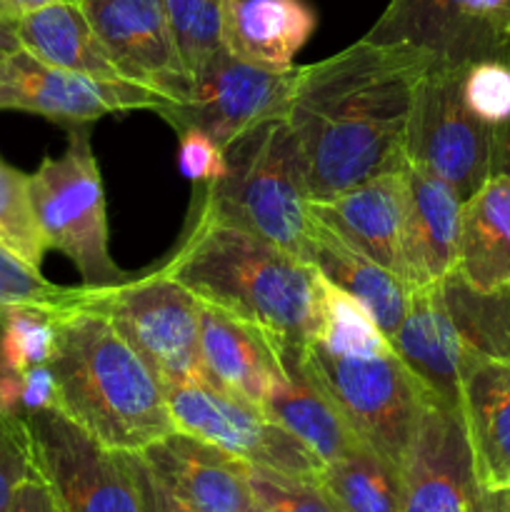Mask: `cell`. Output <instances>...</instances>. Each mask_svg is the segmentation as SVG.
Listing matches in <instances>:
<instances>
[{
  "label": "cell",
  "mask_w": 510,
  "mask_h": 512,
  "mask_svg": "<svg viewBox=\"0 0 510 512\" xmlns=\"http://www.w3.org/2000/svg\"><path fill=\"white\" fill-rule=\"evenodd\" d=\"M178 143V170L195 185H208L225 170V150L200 130H183Z\"/></svg>",
  "instance_id": "8d00e7d4"
},
{
  "label": "cell",
  "mask_w": 510,
  "mask_h": 512,
  "mask_svg": "<svg viewBox=\"0 0 510 512\" xmlns=\"http://www.w3.org/2000/svg\"><path fill=\"white\" fill-rule=\"evenodd\" d=\"M175 430L195 435L245 465L295 478H318L323 460L255 405L205 380L165 388Z\"/></svg>",
  "instance_id": "8fae6325"
},
{
  "label": "cell",
  "mask_w": 510,
  "mask_h": 512,
  "mask_svg": "<svg viewBox=\"0 0 510 512\" xmlns=\"http://www.w3.org/2000/svg\"><path fill=\"white\" fill-rule=\"evenodd\" d=\"M168 103L160 95L125 83L100 80L43 63L28 50H15L0 60V110L40 115L73 128L128 110H158Z\"/></svg>",
  "instance_id": "7c38bea8"
},
{
  "label": "cell",
  "mask_w": 510,
  "mask_h": 512,
  "mask_svg": "<svg viewBox=\"0 0 510 512\" xmlns=\"http://www.w3.org/2000/svg\"><path fill=\"white\" fill-rule=\"evenodd\" d=\"M465 0H390L363 35L378 45H413L443 60L458 30Z\"/></svg>",
  "instance_id": "83f0119b"
},
{
  "label": "cell",
  "mask_w": 510,
  "mask_h": 512,
  "mask_svg": "<svg viewBox=\"0 0 510 512\" xmlns=\"http://www.w3.org/2000/svg\"><path fill=\"white\" fill-rule=\"evenodd\" d=\"M510 178V120L500 128H493V175Z\"/></svg>",
  "instance_id": "60d3db41"
},
{
  "label": "cell",
  "mask_w": 510,
  "mask_h": 512,
  "mask_svg": "<svg viewBox=\"0 0 510 512\" xmlns=\"http://www.w3.org/2000/svg\"><path fill=\"white\" fill-rule=\"evenodd\" d=\"M438 285L470 358L510 360V288L483 293L465 283L458 270Z\"/></svg>",
  "instance_id": "4316f807"
},
{
  "label": "cell",
  "mask_w": 510,
  "mask_h": 512,
  "mask_svg": "<svg viewBox=\"0 0 510 512\" xmlns=\"http://www.w3.org/2000/svg\"><path fill=\"white\" fill-rule=\"evenodd\" d=\"M460 415L483 490H510V360H465Z\"/></svg>",
  "instance_id": "44dd1931"
},
{
  "label": "cell",
  "mask_w": 510,
  "mask_h": 512,
  "mask_svg": "<svg viewBox=\"0 0 510 512\" xmlns=\"http://www.w3.org/2000/svg\"><path fill=\"white\" fill-rule=\"evenodd\" d=\"M435 55L360 38L300 65L285 123L298 143L310 200H328L405 165L415 90Z\"/></svg>",
  "instance_id": "6da1fadb"
},
{
  "label": "cell",
  "mask_w": 510,
  "mask_h": 512,
  "mask_svg": "<svg viewBox=\"0 0 510 512\" xmlns=\"http://www.w3.org/2000/svg\"><path fill=\"white\" fill-rule=\"evenodd\" d=\"M275 348L283 363V375L270 390L263 413L308 445L323 465L333 463L360 438L350 430L328 390L313 375L305 360V348L278 343Z\"/></svg>",
  "instance_id": "ffe728a7"
},
{
  "label": "cell",
  "mask_w": 510,
  "mask_h": 512,
  "mask_svg": "<svg viewBox=\"0 0 510 512\" xmlns=\"http://www.w3.org/2000/svg\"><path fill=\"white\" fill-rule=\"evenodd\" d=\"M38 473L23 415L0 408V512H10L20 483Z\"/></svg>",
  "instance_id": "d590c367"
},
{
  "label": "cell",
  "mask_w": 510,
  "mask_h": 512,
  "mask_svg": "<svg viewBox=\"0 0 510 512\" xmlns=\"http://www.w3.org/2000/svg\"><path fill=\"white\" fill-rule=\"evenodd\" d=\"M485 512H510V490H485Z\"/></svg>",
  "instance_id": "ee69618b"
},
{
  "label": "cell",
  "mask_w": 510,
  "mask_h": 512,
  "mask_svg": "<svg viewBox=\"0 0 510 512\" xmlns=\"http://www.w3.org/2000/svg\"><path fill=\"white\" fill-rule=\"evenodd\" d=\"M3 318H0V373H3Z\"/></svg>",
  "instance_id": "f6af8a7d"
},
{
  "label": "cell",
  "mask_w": 510,
  "mask_h": 512,
  "mask_svg": "<svg viewBox=\"0 0 510 512\" xmlns=\"http://www.w3.org/2000/svg\"><path fill=\"white\" fill-rule=\"evenodd\" d=\"M463 65L435 60L415 90L405 130V163L445 180L468 200L493 175V128L468 108Z\"/></svg>",
  "instance_id": "ba28073f"
},
{
  "label": "cell",
  "mask_w": 510,
  "mask_h": 512,
  "mask_svg": "<svg viewBox=\"0 0 510 512\" xmlns=\"http://www.w3.org/2000/svg\"><path fill=\"white\" fill-rule=\"evenodd\" d=\"M310 345H320L335 355H380L393 350V343L378 328L373 315L320 273L318 298H315V335Z\"/></svg>",
  "instance_id": "f1b7e54d"
},
{
  "label": "cell",
  "mask_w": 510,
  "mask_h": 512,
  "mask_svg": "<svg viewBox=\"0 0 510 512\" xmlns=\"http://www.w3.org/2000/svg\"><path fill=\"white\" fill-rule=\"evenodd\" d=\"M468 108L490 128L510 120V65L503 60H478L463 65L460 78Z\"/></svg>",
  "instance_id": "e575fe53"
},
{
  "label": "cell",
  "mask_w": 510,
  "mask_h": 512,
  "mask_svg": "<svg viewBox=\"0 0 510 512\" xmlns=\"http://www.w3.org/2000/svg\"><path fill=\"white\" fill-rule=\"evenodd\" d=\"M10 512H60V505L43 475L35 473L15 490Z\"/></svg>",
  "instance_id": "ab89813d"
},
{
  "label": "cell",
  "mask_w": 510,
  "mask_h": 512,
  "mask_svg": "<svg viewBox=\"0 0 510 512\" xmlns=\"http://www.w3.org/2000/svg\"><path fill=\"white\" fill-rule=\"evenodd\" d=\"M455 270L483 293L510 288V178L505 175H490L463 200Z\"/></svg>",
  "instance_id": "cb8c5ba5"
},
{
  "label": "cell",
  "mask_w": 510,
  "mask_h": 512,
  "mask_svg": "<svg viewBox=\"0 0 510 512\" xmlns=\"http://www.w3.org/2000/svg\"><path fill=\"white\" fill-rule=\"evenodd\" d=\"M305 360L363 443L400 468L430 395L395 355H335L320 345Z\"/></svg>",
  "instance_id": "52a82bcc"
},
{
  "label": "cell",
  "mask_w": 510,
  "mask_h": 512,
  "mask_svg": "<svg viewBox=\"0 0 510 512\" xmlns=\"http://www.w3.org/2000/svg\"><path fill=\"white\" fill-rule=\"evenodd\" d=\"M53 3V0H0V15L8 20H20L23 15L33 13V10L43 8V5Z\"/></svg>",
  "instance_id": "b9f144b4"
},
{
  "label": "cell",
  "mask_w": 510,
  "mask_h": 512,
  "mask_svg": "<svg viewBox=\"0 0 510 512\" xmlns=\"http://www.w3.org/2000/svg\"><path fill=\"white\" fill-rule=\"evenodd\" d=\"M58 410L115 453H140L173 433L165 388L105 315L85 303L55 320L48 360Z\"/></svg>",
  "instance_id": "3957f363"
},
{
  "label": "cell",
  "mask_w": 510,
  "mask_h": 512,
  "mask_svg": "<svg viewBox=\"0 0 510 512\" xmlns=\"http://www.w3.org/2000/svg\"><path fill=\"white\" fill-rule=\"evenodd\" d=\"M300 65L245 63L220 50L198 75L185 103H163L155 115L175 133L200 130L220 148H228L250 130L273 120H285L298 83Z\"/></svg>",
  "instance_id": "9c48e42d"
},
{
  "label": "cell",
  "mask_w": 510,
  "mask_h": 512,
  "mask_svg": "<svg viewBox=\"0 0 510 512\" xmlns=\"http://www.w3.org/2000/svg\"><path fill=\"white\" fill-rule=\"evenodd\" d=\"M200 350L205 383L263 410L270 390L283 375L278 348L263 330L203 303Z\"/></svg>",
  "instance_id": "d6986e66"
},
{
  "label": "cell",
  "mask_w": 510,
  "mask_h": 512,
  "mask_svg": "<svg viewBox=\"0 0 510 512\" xmlns=\"http://www.w3.org/2000/svg\"><path fill=\"white\" fill-rule=\"evenodd\" d=\"M58 408V383L48 363L30 365L20 373V415Z\"/></svg>",
  "instance_id": "f35d334b"
},
{
  "label": "cell",
  "mask_w": 510,
  "mask_h": 512,
  "mask_svg": "<svg viewBox=\"0 0 510 512\" xmlns=\"http://www.w3.org/2000/svg\"><path fill=\"white\" fill-rule=\"evenodd\" d=\"M15 50H20L18 33H15V23L0 15V60H3L5 55L15 53Z\"/></svg>",
  "instance_id": "7bdbcfd3"
},
{
  "label": "cell",
  "mask_w": 510,
  "mask_h": 512,
  "mask_svg": "<svg viewBox=\"0 0 510 512\" xmlns=\"http://www.w3.org/2000/svg\"><path fill=\"white\" fill-rule=\"evenodd\" d=\"M130 465V473H133L135 485H138L140 495V510L143 512H198L190 505L180 503L170 490L163 488L158 478L148 470V465L140 460L138 453H125Z\"/></svg>",
  "instance_id": "74e56055"
},
{
  "label": "cell",
  "mask_w": 510,
  "mask_h": 512,
  "mask_svg": "<svg viewBox=\"0 0 510 512\" xmlns=\"http://www.w3.org/2000/svg\"><path fill=\"white\" fill-rule=\"evenodd\" d=\"M308 260L328 283L345 290L350 298L358 300L378 328L388 338H393L408 310L410 285L403 283L388 268L370 260L350 243H345L338 233L325 228L323 223L310 215L308 230Z\"/></svg>",
  "instance_id": "7402d4cb"
},
{
  "label": "cell",
  "mask_w": 510,
  "mask_h": 512,
  "mask_svg": "<svg viewBox=\"0 0 510 512\" xmlns=\"http://www.w3.org/2000/svg\"><path fill=\"white\" fill-rule=\"evenodd\" d=\"M405 220H403V280L435 285L458 265L463 198L445 180L403 165Z\"/></svg>",
  "instance_id": "e0dca14e"
},
{
  "label": "cell",
  "mask_w": 510,
  "mask_h": 512,
  "mask_svg": "<svg viewBox=\"0 0 510 512\" xmlns=\"http://www.w3.org/2000/svg\"><path fill=\"white\" fill-rule=\"evenodd\" d=\"M0 248L38 270L48 253L30 200V175L20 173L3 158H0Z\"/></svg>",
  "instance_id": "f546056e"
},
{
  "label": "cell",
  "mask_w": 510,
  "mask_h": 512,
  "mask_svg": "<svg viewBox=\"0 0 510 512\" xmlns=\"http://www.w3.org/2000/svg\"><path fill=\"white\" fill-rule=\"evenodd\" d=\"M60 310L38 305H15L0 313L3 318V365L23 373L30 365L48 363L55 345V320Z\"/></svg>",
  "instance_id": "1f68e13d"
},
{
  "label": "cell",
  "mask_w": 510,
  "mask_h": 512,
  "mask_svg": "<svg viewBox=\"0 0 510 512\" xmlns=\"http://www.w3.org/2000/svg\"><path fill=\"white\" fill-rule=\"evenodd\" d=\"M308 210L345 243L403 280V168L363 180L335 198L308 200Z\"/></svg>",
  "instance_id": "2e32d148"
},
{
  "label": "cell",
  "mask_w": 510,
  "mask_h": 512,
  "mask_svg": "<svg viewBox=\"0 0 510 512\" xmlns=\"http://www.w3.org/2000/svg\"><path fill=\"white\" fill-rule=\"evenodd\" d=\"M390 343L430 398L460 410L463 368L470 355L445 310L438 283L410 288L408 310Z\"/></svg>",
  "instance_id": "ac0fdd59"
},
{
  "label": "cell",
  "mask_w": 510,
  "mask_h": 512,
  "mask_svg": "<svg viewBox=\"0 0 510 512\" xmlns=\"http://www.w3.org/2000/svg\"><path fill=\"white\" fill-rule=\"evenodd\" d=\"M245 512H268V510H265V508H260L258 503H253V505H250V508L245 510Z\"/></svg>",
  "instance_id": "bcb514c9"
},
{
  "label": "cell",
  "mask_w": 510,
  "mask_h": 512,
  "mask_svg": "<svg viewBox=\"0 0 510 512\" xmlns=\"http://www.w3.org/2000/svg\"><path fill=\"white\" fill-rule=\"evenodd\" d=\"M138 455L163 488L193 510L245 512L255 503L248 465L183 430H173Z\"/></svg>",
  "instance_id": "9a60e30c"
},
{
  "label": "cell",
  "mask_w": 510,
  "mask_h": 512,
  "mask_svg": "<svg viewBox=\"0 0 510 512\" xmlns=\"http://www.w3.org/2000/svg\"><path fill=\"white\" fill-rule=\"evenodd\" d=\"M253 500L268 512H340L318 478H295L248 465Z\"/></svg>",
  "instance_id": "836d02e7"
},
{
  "label": "cell",
  "mask_w": 510,
  "mask_h": 512,
  "mask_svg": "<svg viewBox=\"0 0 510 512\" xmlns=\"http://www.w3.org/2000/svg\"><path fill=\"white\" fill-rule=\"evenodd\" d=\"M88 288H65L43 278L38 268L0 248V313L15 305H38V308L65 310L85 303Z\"/></svg>",
  "instance_id": "d6a6232c"
},
{
  "label": "cell",
  "mask_w": 510,
  "mask_h": 512,
  "mask_svg": "<svg viewBox=\"0 0 510 512\" xmlns=\"http://www.w3.org/2000/svg\"><path fill=\"white\" fill-rule=\"evenodd\" d=\"M158 268L273 343H313L318 270L280 245L190 213L183 240Z\"/></svg>",
  "instance_id": "7a4b0ae2"
},
{
  "label": "cell",
  "mask_w": 510,
  "mask_h": 512,
  "mask_svg": "<svg viewBox=\"0 0 510 512\" xmlns=\"http://www.w3.org/2000/svg\"><path fill=\"white\" fill-rule=\"evenodd\" d=\"M20 48L43 63L100 80H120L78 0H53L15 20Z\"/></svg>",
  "instance_id": "d4e9b609"
},
{
  "label": "cell",
  "mask_w": 510,
  "mask_h": 512,
  "mask_svg": "<svg viewBox=\"0 0 510 512\" xmlns=\"http://www.w3.org/2000/svg\"><path fill=\"white\" fill-rule=\"evenodd\" d=\"M308 200L293 130L285 120H273L225 148L223 175L198 185L190 213L258 235L305 260Z\"/></svg>",
  "instance_id": "277c9868"
},
{
  "label": "cell",
  "mask_w": 510,
  "mask_h": 512,
  "mask_svg": "<svg viewBox=\"0 0 510 512\" xmlns=\"http://www.w3.org/2000/svg\"><path fill=\"white\" fill-rule=\"evenodd\" d=\"M318 25L305 0H225L223 48L255 65H293Z\"/></svg>",
  "instance_id": "603a6c76"
},
{
  "label": "cell",
  "mask_w": 510,
  "mask_h": 512,
  "mask_svg": "<svg viewBox=\"0 0 510 512\" xmlns=\"http://www.w3.org/2000/svg\"><path fill=\"white\" fill-rule=\"evenodd\" d=\"M400 478L403 512H485V490L458 408L428 400Z\"/></svg>",
  "instance_id": "5bb4252c"
},
{
  "label": "cell",
  "mask_w": 510,
  "mask_h": 512,
  "mask_svg": "<svg viewBox=\"0 0 510 512\" xmlns=\"http://www.w3.org/2000/svg\"><path fill=\"white\" fill-rule=\"evenodd\" d=\"M188 73L195 75L223 48L225 0H163Z\"/></svg>",
  "instance_id": "4dcf8cb0"
},
{
  "label": "cell",
  "mask_w": 510,
  "mask_h": 512,
  "mask_svg": "<svg viewBox=\"0 0 510 512\" xmlns=\"http://www.w3.org/2000/svg\"><path fill=\"white\" fill-rule=\"evenodd\" d=\"M35 468L60 512H143L125 453L105 448L58 408L25 413Z\"/></svg>",
  "instance_id": "30bf717a"
},
{
  "label": "cell",
  "mask_w": 510,
  "mask_h": 512,
  "mask_svg": "<svg viewBox=\"0 0 510 512\" xmlns=\"http://www.w3.org/2000/svg\"><path fill=\"white\" fill-rule=\"evenodd\" d=\"M120 80L185 103L193 75L180 58L163 0H78Z\"/></svg>",
  "instance_id": "4fadbf2b"
},
{
  "label": "cell",
  "mask_w": 510,
  "mask_h": 512,
  "mask_svg": "<svg viewBox=\"0 0 510 512\" xmlns=\"http://www.w3.org/2000/svg\"><path fill=\"white\" fill-rule=\"evenodd\" d=\"M85 305L110 320L163 388L205 380L200 350L203 303L168 273L153 268L113 288H88Z\"/></svg>",
  "instance_id": "8992f818"
},
{
  "label": "cell",
  "mask_w": 510,
  "mask_h": 512,
  "mask_svg": "<svg viewBox=\"0 0 510 512\" xmlns=\"http://www.w3.org/2000/svg\"><path fill=\"white\" fill-rule=\"evenodd\" d=\"M318 480L340 512H403L400 468L363 440L325 463Z\"/></svg>",
  "instance_id": "484cf974"
},
{
  "label": "cell",
  "mask_w": 510,
  "mask_h": 512,
  "mask_svg": "<svg viewBox=\"0 0 510 512\" xmlns=\"http://www.w3.org/2000/svg\"><path fill=\"white\" fill-rule=\"evenodd\" d=\"M68 148L43 158L30 175V200L45 248L78 268L83 288L103 290L130 278L115 265L108 245V210L88 125H73Z\"/></svg>",
  "instance_id": "5b68a950"
}]
</instances>
